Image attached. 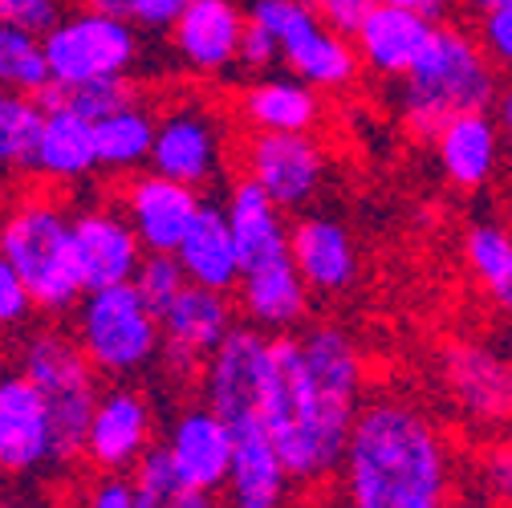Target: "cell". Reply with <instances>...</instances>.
Here are the masks:
<instances>
[{"label":"cell","mask_w":512,"mask_h":508,"mask_svg":"<svg viewBox=\"0 0 512 508\" xmlns=\"http://www.w3.org/2000/svg\"><path fill=\"white\" fill-rule=\"evenodd\" d=\"M236 66H240L244 74H252V78H265L273 66H285V61H281V45H277V37H273V33H265L261 25H252V21H248L244 41H240V57H236Z\"/></svg>","instance_id":"41"},{"label":"cell","mask_w":512,"mask_h":508,"mask_svg":"<svg viewBox=\"0 0 512 508\" xmlns=\"http://www.w3.org/2000/svg\"><path fill=\"white\" fill-rule=\"evenodd\" d=\"M240 114L252 131L265 135H313L322 122V90H313L297 74H265L240 90Z\"/></svg>","instance_id":"27"},{"label":"cell","mask_w":512,"mask_h":508,"mask_svg":"<svg viewBox=\"0 0 512 508\" xmlns=\"http://www.w3.org/2000/svg\"><path fill=\"white\" fill-rule=\"evenodd\" d=\"M163 366L175 378H200L208 354L236 330V309L228 293L187 285L163 313Z\"/></svg>","instance_id":"16"},{"label":"cell","mask_w":512,"mask_h":508,"mask_svg":"<svg viewBox=\"0 0 512 508\" xmlns=\"http://www.w3.org/2000/svg\"><path fill=\"white\" fill-rule=\"evenodd\" d=\"M244 29L248 9H240L236 0H191L179 25L171 29V41L191 74L216 78L236 66Z\"/></svg>","instance_id":"24"},{"label":"cell","mask_w":512,"mask_h":508,"mask_svg":"<svg viewBox=\"0 0 512 508\" xmlns=\"http://www.w3.org/2000/svg\"><path fill=\"white\" fill-rule=\"evenodd\" d=\"M82 9H90V13H106V17H122V21H131V13H135V0H82Z\"/></svg>","instance_id":"45"},{"label":"cell","mask_w":512,"mask_h":508,"mask_svg":"<svg viewBox=\"0 0 512 508\" xmlns=\"http://www.w3.org/2000/svg\"><path fill=\"white\" fill-rule=\"evenodd\" d=\"M33 293L25 285V277L17 273V265L0 252V330H13V326H25L29 313H33Z\"/></svg>","instance_id":"38"},{"label":"cell","mask_w":512,"mask_h":508,"mask_svg":"<svg viewBox=\"0 0 512 508\" xmlns=\"http://www.w3.org/2000/svg\"><path fill=\"white\" fill-rule=\"evenodd\" d=\"M61 17V0H0V21L45 37Z\"/></svg>","instance_id":"40"},{"label":"cell","mask_w":512,"mask_h":508,"mask_svg":"<svg viewBox=\"0 0 512 508\" xmlns=\"http://www.w3.org/2000/svg\"><path fill=\"white\" fill-rule=\"evenodd\" d=\"M269 358H273V334L256 326H236L204 362L200 370V395L208 407H216L228 423H248L261 419V395L269 378Z\"/></svg>","instance_id":"12"},{"label":"cell","mask_w":512,"mask_h":508,"mask_svg":"<svg viewBox=\"0 0 512 508\" xmlns=\"http://www.w3.org/2000/svg\"><path fill=\"white\" fill-rule=\"evenodd\" d=\"M248 21L277 37L289 74L322 94H342L358 82L362 57L350 33L334 29L309 0H248Z\"/></svg>","instance_id":"7"},{"label":"cell","mask_w":512,"mask_h":508,"mask_svg":"<svg viewBox=\"0 0 512 508\" xmlns=\"http://www.w3.org/2000/svg\"><path fill=\"white\" fill-rule=\"evenodd\" d=\"M118 208L139 232L147 252H179L183 236L204 212V196H200V187H187L147 167V171L126 175Z\"/></svg>","instance_id":"17"},{"label":"cell","mask_w":512,"mask_h":508,"mask_svg":"<svg viewBox=\"0 0 512 508\" xmlns=\"http://www.w3.org/2000/svg\"><path fill=\"white\" fill-rule=\"evenodd\" d=\"M334 480L342 508H464L468 496L452 427L407 391L362 403Z\"/></svg>","instance_id":"2"},{"label":"cell","mask_w":512,"mask_h":508,"mask_svg":"<svg viewBox=\"0 0 512 508\" xmlns=\"http://www.w3.org/2000/svg\"><path fill=\"white\" fill-rule=\"evenodd\" d=\"M0 90L29 94V98H41L53 90L45 41L37 33L5 25V21H0Z\"/></svg>","instance_id":"31"},{"label":"cell","mask_w":512,"mask_h":508,"mask_svg":"<svg viewBox=\"0 0 512 508\" xmlns=\"http://www.w3.org/2000/svg\"><path fill=\"white\" fill-rule=\"evenodd\" d=\"M504 74L492 66L476 29L443 21L427 57L403 78L399 90V118L411 135L427 139L439 131L447 118L468 110H492L500 98Z\"/></svg>","instance_id":"3"},{"label":"cell","mask_w":512,"mask_h":508,"mask_svg":"<svg viewBox=\"0 0 512 508\" xmlns=\"http://www.w3.org/2000/svg\"><path fill=\"white\" fill-rule=\"evenodd\" d=\"M45 106L29 94L0 90V175L9 171H33L37 139H41Z\"/></svg>","instance_id":"32"},{"label":"cell","mask_w":512,"mask_h":508,"mask_svg":"<svg viewBox=\"0 0 512 508\" xmlns=\"http://www.w3.org/2000/svg\"><path fill=\"white\" fill-rule=\"evenodd\" d=\"M476 508H488V504H480V500H476Z\"/></svg>","instance_id":"49"},{"label":"cell","mask_w":512,"mask_h":508,"mask_svg":"<svg viewBox=\"0 0 512 508\" xmlns=\"http://www.w3.org/2000/svg\"><path fill=\"white\" fill-rule=\"evenodd\" d=\"M435 163L456 192H484L504 163V131L492 110H468L447 118L431 135Z\"/></svg>","instance_id":"18"},{"label":"cell","mask_w":512,"mask_h":508,"mask_svg":"<svg viewBox=\"0 0 512 508\" xmlns=\"http://www.w3.org/2000/svg\"><path fill=\"white\" fill-rule=\"evenodd\" d=\"M61 468L45 395L25 370H0V476H41Z\"/></svg>","instance_id":"13"},{"label":"cell","mask_w":512,"mask_h":508,"mask_svg":"<svg viewBox=\"0 0 512 508\" xmlns=\"http://www.w3.org/2000/svg\"><path fill=\"white\" fill-rule=\"evenodd\" d=\"M456 5H460L464 13H472V17H484V13L500 9V5H512V0H456Z\"/></svg>","instance_id":"47"},{"label":"cell","mask_w":512,"mask_h":508,"mask_svg":"<svg viewBox=\"0 0 512 508\" xmlns=\"http://www.w3.org/2000/svg\"><path fill=\"white\" fill-rule=\"evenodd\" d=\"M224 159H228V131H224V118L208 102L183 98L159 114L151 171L204 192L208 183L224 175Z\"/></svg>","instance_id":"10"},{"label":"cell","mask_w":512,"mask_h":508,"mask_svg":"<svg viewBox=\"0 0 512 508\" xmlns=\"http://www.w3.org/2000/svg\"><path fill=\"white\" fill-rule=\"evenodd\" d=\"M492 114H496V122H500V131H504V139L512 143V82H504V86H500V98H496Z\"/></svg>","instance_id":"46"},{"label":"cell","mask_w":512,"mask_h":508,"mask_svg":"<svg viewBox=\"0 0 512 508\" xmlns=\"http://www.w3.org/2000/svg\"><path fill=\"white\" fill-rule=\"evenodd\" d=\"M289 252L313 293L342 297L358 281V244L330 212H305L289 228Z\"/></svg>","instance_id":"21"},{"label":"cell","mask_w":512,"mask_h":508,"mask_svg":"<svg viewBox=\"0 0 512 508\" xmlns=\"http://www.w3.org/2000/svg\"><path fill=\"white\" fill-rule=\"evenodd\" d=\"M362 342L334 322L273 338L261 423L273 435L293 480L313 488L338 476L350 431L370 399Z\"/></svg>","instance_id":"1"},{"label":"cell","mask_w":512,"mask_h":508,"mask_svg":"<svg viewBox=\"0 0 512 508\" xmlns=\"http://www.w3.org/2000/svg\"><path fill=\"white\" fill-rule=\"evenodd\" d=\"M309 5L322 13L334 29H342V33H354L358 25H362V17L374 9V0H309Z\"/></svg>","instance_id":"43"},{"label":"cell","mask_w":512,"mask_h":508,"mask_svg":"<svg viewBox=\"0 0 512 508\" xmlns=\"http://www.w3.org/2000/svg\"><path fill=\"white\" fill-rule=\"evenodd\" d=\"M0 508H29V504L17 500V496H0Z\"/></svg>","instance_id":"48"},{"label":"cell","mask_w":512,"mask_h":508,"mask_svg":"<svg viewBox=\"0 0 512 508\" xmlns=\"http://www.w3.org/2000/svg\"><path fill=\"white\" fill-rule=\"evenodd\" d=\"M224 212H228V224H232L236 252H240L244 269H256V265H265V261L285 257L289 252V228L293 224L285 220V208L256 179L240 175L228 187Z\"/></svg>","instance_id":"26"},{"label":"cell","mask_w":512,"mask_h":508,"mask_svg":"<svg viewBox=\"0 0 512 508\" xmlns=\"http://www.w3.org/2000/svg\"><path fill=\"white\" fill-rule=\"evenodd\" d=\"M159 448L171 464V472L200 488V492H224V480H228V468H232V448H236V431L232 423L208 407L204 399L200 403H187L171 415Z\"/></svg>","instance_id":"15"},{"label":"cell","mask_w":512,"mask_h":508,"mask_svg":"<svg viewBox=\"0 0 512 508\" xmlns=\"http://www.w3.org/2000/svg\"><path fill=\"white\" fill-rule=\"evenodd\" d=\"M74 338L98 374L126 383L163 358L159 309L139 293L135 281L94 289L74 309Z\"/></svg>","instance_id":"5"},{"label":"cell","mask_w":512,"mask_h":508,"mask_svg":"<svg viewBox=\"0 0 512 508\" xmlns=\"http://www.w3.org/2000/svg\"><path fill=\"white\" fill-rule=\"evenodd\" d=\"M74 232H78V257H82V273H86L90 293L135 281L147 248H143L139 232L131 228V220L122 216V208L94 204V208L74 216Z\"/></svg>","instance_id":"22"},{"label":"cell","mask_w":512,"mask_h":508,"mask_svg":"<svg viewBox=\"0 0 512 508\" xmlns=\"http://www.w3.org/2000/svg\"><path fill=\"white\" fill-rule=\"evenodd\" d=\"M155 427H159V415H155V403L147 399V391H139L135 383H114L102 391V399L94 407L82 460L94 472L135 476L139 464L159 448Z\"/></svg>","instance_id":"11"},{"label":"cell","mask_w":512,"mask_h":508,"mask_svg":"<svg viewBox=\"0 0 512 508\" xmlns=\"http://www.w3.org/2000/svg\"><path fill=\"white\" fill-rule=\"evenodd\" d=\"M155 131H159V114H155L143 98L126 102V106L114 110L110 118L94 122L98 171H110V175H135V171L151 167Z\"/></svg>","instance_id":"30"},{"label":"cell","mask_w":512,"mask_h":508,"mask_svg":"<svg viewBox=\"0 0 512 508\" xmlns=\"http://www.w3.org/2000/svg\"><path fill=\"white\" fill-rule=\"evenodd\" d=\"M374 5H391V9H407V13H419V17L443 21L447 9H452L456 0H374Z\"/></svg>","instance_id":"44"},{"label":"cell","mask_w":512,"mask_h":508,"mask_svg":"<svg viewBox=\"0 0 512 508\" xmlns=\"http://www.w3.org/2000/svg\"><path fill=\"white\" fill-rule=\"evenodd\" d=\"M0 252L17 265L41 313H70L90 293L78 257L74 212L66 204L45 196L21 200L0 220Z\"/></svg>","instance_id":"4"},{"label":"cell","mask_w":512,"mask_h":508,"mask_svg":"<svg viewBox=\"0 0 512 508\" xmlns=\"http://www.w3.org/2000/svg\"><path fill=\"white\" fill-rule=\"evenodd\" d=\"M476 37L484 53L492 57V66L512 78V5H500L484 17H476Z\"/></svg>","instance_id":"39"},{"label":"cell","mask_w":512,"mask_h":508,"mask_svg":"<svg viewBox=\"0 0 512 508\" xmlns=\"http://www.w3.org/2000/svg\"><path fill=\"white\" fill-rule=\"evenodd\" d=\"M439 387L456 419L496 439L512 431V354L488 338H452L439 346Z\"/></svg>","instance_id":"8"},{"label":"cell","mask_w":512,"mask_h":508,"mask_svg":"<svg viewBox=\"0 0 512 508\" xmlns=\"http://www.w3.org/2000/svg\"><path fill=\"white\" fill-rule=\"evenodd\" d=\"M472 480H476L480 504L512 508V431L480 443V456L472 464Z\"/></svg>","instance_id":"34"},{"label":"cell","mask_w":512,"mask_h":508,"mask_svg":"<svg viewBox=\"0 0 512 508\" xmlns=\"http://www.w3.org/2000/svg\"><path fill=\"white\" fill-rule=\"evenodd\" d=\"M175 257H179L191 285H204V289H216V293H232L244 277L228 212L216 208V204H204L200 220L191 224V232L183 236Z\"/></svg>","instance_id":"28"},{"label":"cell","mask_w":512,"mask_h":508,"mask_svg":"<svg viewBox=\"0 0 512 508\" xmlns=\"http://www.w3.org/2000/svg\"><path fill=\"white\" fill-rule=\"evenodd\" d=\"M460 261L476 293L504 317H512V228L500 220L468 224L460 240Z\"/></svg>","instance_id":"29"},{"label":"cell","mask_w":512,"mask_h":508,"mask_svg":"<svg viewBox=\"0 0 512 508\" xmlns=\"http://www.w3.org/2000/svg\"><path fill=\"white\" fill-rule=\"evenodd\" d=\"M78 508H143V488L135 476L94 472V480L78 496Z\"/></svg>","instance_id":"37"},{"label":"cell","mask_w":512,"mask_h":508,"mask_svg":"<svg viewBox=\"0 0 512 508\" xmlns=\"http://www.w3.org/2000/svg\"><path fill=\"white\" fill-rule=\"evenodd\" d=\"M439 25L443 21H431V17H419V13H407V9L374 5L350 37H354L358 57H362V66L370 74L403 82L419 66V61L427 57Z\"/></svg>","instance_id":"20"},{"label":"cell","mask_w":512,"mask_h":508,"mask_svg":"<svg viewBox=\"0 0 512 508\" xmlns=\"http://www.w3.org/2000/svg\"><path fill=\"white\" fill-rule=\"evenodd\" d=\"M41 41H45V57H49V74H53L57 94L90 86V82H106V78H126L139 61L135 25L122 17L90 13V9L61 17Z\"/></svg>","instance_id":"9"},{"label":"cell","mask_w":512,"mask_h":508,"mask_svg":"<svg viewBox=\"0 0 512 508\" xmlns=\"http://www.w3.org/2000/svg\"><path fill=\"white\" fill-rule=\"evenodd\" d=\"M232 431H236V448H232V468L220 492L224 508H285L297 480L281 460L265 423L248 419V423H232Z\"/></svg>","instance_id":"19"},{"label":"cell","mask_w":512,"mask_h":508,"mask_svg":"<svg viewBox=\"0 0 512 508\" xmlns=\"http://www.w3.org/2000/svg\"><path fill=\"white\" fill-rule=\"evenodd\" d=\"M135 285H139V293L163 313L191 281H187V273H183V265H179L175 252H147L143 265H139V273H135Z\"/></svg>","instance_id":"35"},{"label":"cell","mask_w":512,"mask_h":508,"mask_svg":"<svg viewBox=\"0 0 512 508\" xmlns=\"http://www.w3.org/2000/svg\"><path fill=\"white\" fill-rule=\"evenodd\" d=\"M244 175L256 179L265 192L285 208L301 212L313 204V196L322 192L330 155L317 143V135H265L252 131L244 143Z\"/></svg>","instance_id":"14"},{"label":"cell","mask_w":512,"mask_h":508,"mask_svg":"<svg viewBox=\"0 0 512 508\" xmlns=\"http://www.w3.org/2000/svg\"><path fill=\"white\" fill-rule=\"evenodd\" d=\"M135 480H139V488H143V508H224V504L216 500V492H200V488L183 484V480L171 472L163 448H155V452L139 464Z\"/></svg>","instance_id":"33"},{"label":"cell","mask_w":512,"mask_h":508,"mask_svg":"<svg viewBox=\"0 0 512 508\" xmlns=\"http://www.w3.org/2000/svg\"><path fill=\"white\" fill-rule=\"evenodd\" d=\"M94 171H98L94 122L82 118L57 90H49L41 139H37V155H33V175H41L49 183H78Z\"/></svg>","instance_id":"25"},{"label":"cell","mask_w":512,"mask_h":508,"mask_svg":"<svg viewBox=\"0 0 512 508\" xmlns=\"http://www.w3.org/2000/svg\"><path fill=\"white\" fill-rule=\"evenodd\" d=\"M66 98L82 118H90V122H102V118H110L114 110H122L126 102H135L139 94L131 90V82L126 78H106V82H90V86H78V90H66L61 94Z\"/></svg>","instance_id":"36"},{"label":"cell","mask_w":512,"mask_h":508,"mask_svg":"<svg viewBox=\"0 0 512 508\" xmlns=\"http://www.w3.org/2000/svg\"><path fill=\"white\" fill-rule=\"evenodd\" d=\"M17 370H25L45 395L53 431H57L61 468H70L74 460H82L86 431L102 399V387H98L102 374L94 370L78 338L61 330H33L17 350Z\"/></svg>","instance_id":"6"},{"label":"cell","mask_w":512,"mask_h":508,"mask_svg":"<svg viewBox=\"0 0 512 508\" xmlns=\"http://www.w3.org/2000/svg\"><path fill=\"white\" fill-rule=\"evenodd\" d=\"M309 293L313 289L301 277L293 252H285V257L244 269V277L236 285V305L248 326L281 338V334H297V326L309 317Z\"/></svg>","instance_id":"23"},{"label":"cell","mask_w":512,"mask_h":508,"mask_svg":"<svg viewBox=\"0 0 512 508\" xmlns=\"http://www.w3.org/2000/svg\"><path fill=\"white\" fill-rule=\"evenodd\" d=\"M191 0H135L131 25L147 29V33H171L179 25V17L187 13Z\"/></svg>","instance_id":"42"}]
</instances>
